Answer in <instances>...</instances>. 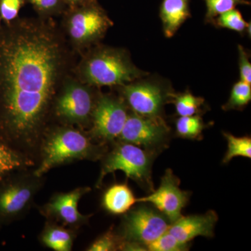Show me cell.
Returning a JSON list of instances; mask_svg holds the SVG:
<instances>
[{"label": "cell", "mask_w": 251, "mask_h": 251, "mask_svg": "<svg viewBox=\"0 0 251 251\" xmlns=\"http://www.w3.org/2000/svg\"><path fill=\"white\" fill-rule=\"evenodd\" d=\"M99 155L97 148L80 132L72 129L59 130L46 144L44 159L34 175L40 177L51 168L66 162Z\"/></svg>", "instance_id": "cell-5"}, {"label": "cell", "mask_w": 251, "mask_h": 251, "mask_svg": "<svg viewBox=\"0 0 251 251\" xmlns=\"http://www.w3.org/2000/svg\"><path fill=\"white\" fill-rule=\"evenodd\" d=\"M126 214L122 225V241L145 247L167 232L171 225L161 212L147 205L138 206Z\"/></svg>", "instance_id": "cell-7"}, {"label": "cell", "mask_w": 251, "mask_h": 251, "mask_svg": "<svg viewBox=\"0 0 251 251\" xmlns=\"http://www.w3.org/2000/svg\"><path fill=\"white\" fill-rule=\"evenodd\" d=\"M209 126L201 115L179 117L175 122L176 136L188 140H199L202 138L203 130Z\"/></svg>", "instance_id": "cell-18"}, {"label": "cell", "mask_w": 251, "mask_h": 251, "mask_svg": "<svg viewBox=\"0 0 251 251\" xmlns=\"http://www.w3.org/2000/svg\"><path fill=\"white\" fill-rule=\"evenodd\" d=\"M212 25L218 28H226L244 35L251 29L250 23L244 20L240 11L234 9L220 15L213 21Z\"/></svg>", "instance_id": "cell-20"}, {"label": "cell", "mask_w": 251, "mask_h": 251, "mask_svg": "<svg viewBox=\"0 0 251 251\" xmlns=\"http://www.w3.org/2000/svg\"><path fill=\"white\" fill-rule=\"evenodd\" d=\"M57 42L45 29L25 26L5 41L0 50V81L10 124L30 131L40 120L59 65Z\"/></svg>", "instance_id": "cell-1"}, {"label": "cell", "mask_w": 251, "mask_h": 251, "mask_svg": "<svg viewBox=\"0 0 251 251\" xmlns=\"http://www.w3.org/2000/svg\"><path fill=\"white\" fill-rule=\"evenodd\" d=\"M21 164V160L17 155L6 147L0 145V174L13 171Z\"/></svg>", "instance_id": "cell-26"}, {"label": "cell", "mask_w": 251, "mask_h": 251, "mask_svg": "<svg viewBox=\"0 0 251 251\" xmlns=\"http://www.w3.org/2000/svg\"><path fill=\"white\" fill-rule=\"evenodd\" d=\"M190 1L191 0L162 1L159 16L166 37H173L186 21L191 17Z\"/></svg>", "instance_id": "cell-15"}, {"label": "cell", "mask_w": 251, "mask_h": 251, "mask_svg": "<svg viewBox=\"0 0 251 251\" xmlns=\"http://www.w3.org/2000/svg\"><path fill=\"white\" fill-rule=\"evenodd\" d=\"M92 94L85 87L68 86L57 102L59 115L73 122H83L94 110Z\"/></svg>", "instance_id": "cell-12"}, {"label": "cell", "mask_w": 251, "mask_h": 251, "mask_svg": "<svg viewBox=\"0 0 251 251\" xmlns=\"http://www.w3.org/2000/svg\"><path fill=\"white\" fill-rule=\"evenodd\" d=\"M144 77L122 85L125 103L132 112L142 116L163 117L165 105L170 103L175 91L169 82Z\"/></svg>", "instance_id": "cell-4"}, {"label": "cell", "mask_w": 251, "mask_h": 251, "mask_svg": "<svg viewBox=\"0 0 251 251\" xmlns=\"http://www.w3.org/2000/svg\"><path fill=\"white\" fill-rule=\"evenodd\" d=\"M92 115L94 135L100 139L111 141L120 136L128 113L125 100L102 96L94 107Z\"/></svg>", "instance_id": "cell-10"}, {"label": "cell", "mask_w": 251, "mask_h": 251, "mask_svg": "<svg viewBox=\"0 0 251 251\" xmlns=\"http://www.w3.org/2000/svg\"><path fill=\"white\" fill-rule=\"evenodd\" d=\"M64 3L69 4L72 8L79 7L83 5L91 4L95 2L97 0H62Z\"/></svg>", "instance_id": "cell-30"}, {"label": "cell", "mask_w": 251, "mask_h": 251, "mask_svg": "<svg viewBox=\"0 0 251 251\" xmlns=\"http://www.w3.org/2000/svg\"><path fill=\"white\" fill-rule=\"evenodd\" d=\"M26 0H0V15L4 21H11L18 16Z\"/></svg>", "instance_id": "cell-27"}, {"label": "cell", "mask_w": 251, "mask_h": 251, "mask_svg": "<svg viewBox=\"0 0 251 251\" xmlns=\"http://www.w3.org/2000/svg\"><path fill=\"white\" fill-rule=\"evenodd\" d=\"M170 103L174 104L175 110L179 117L201 115L205 100L201 97L193 95L190 91L181 93L173 92Z\"/></svg>", "instance_id": "cell-17"}, {"label": "cell", "mask_w": 251, "mask_h": 251, "mask_svg": "<svg viewBox=\"0 0 251 251\" xmlns=\"http://www.w3.org/2000/svg\"><path fill=\"white\" fill-rule=\"evenodd\" d=\"M149 251H186L190 248V244L179 242L168 231L162 234L156 240L150 243L146 247Z\"/></svg>", "instance_id": "cell-24"}, {"label": "cell", "mask_w": 251, "mask_h": 251, "mask_svg": "<svg viewBox=\"0 0 251 251\" xmlns=\"http://www.w3.org/2000/svg\"><path fill=\"white\" fill-rule=\"evenodd\" d=\"M219 217L216 211H208L204 214L181 216L170 225L168 231L179 242L190 244L198 237L212 238Z\"/></svg>", "instance_id": "cell-11"}, {"label": "cell", "mask_w": 251, "mask_h": 251, "mask_svg": "<svg viewBox=\"0 0 251 251\" xmlns=\"http://www.w3.org/2000/svg\"><path fill=\"white\" fill-rule=\"evenodd\" d=\"M74 9L69 18V33L77 42L85 44L97 40L112 25L97 1Z\"/></svg>", "instance_id": "cell-9"}, {"label": "cell", "mask_w": 251, "mask_h": 251, "mask_svg": "<svg viewBox=\"0 0 251 251\" xmlns=\"http://www.w3.org/2000/svg\"><path fill=\"white\" fill-rule=\"evenodd\" d=\"M156 154L133 144L122 142L104 161L98 185L101 184L107 175L120 171L125 173L126 177L151 193L153 191V162Z\"/></svg>", "instance_id": "cell-3"}, {"label": "cell", "mask_w": 251, "mask_h": 251, "mask_svg": "<svg viewBox=\"0 0 251 251\" xmlns=\"http://www.w3.org/2000/svg\"><path fill=\"white\" fill-rule=\"evenodd\" d=\"M239 51V67L240 80L251 85V64L250 55L242 46H238Z\"/></svg>", "instance_id": "cell-28"}, {"label": "cell", "mask_w": 251, "mask_h": 251, "mask_svg": "<svg viewBox=\"0 0 251 251\" xmlns=\"http://www.w3.org/2000/svg\"><path fill=\"white\" fill-rule=\"evenodd\" d=\"M42 241L50 249L56 251H69L72 249L71 234L60 227H49L43 234Z\"/></svg>", "instance_id": "cell-22"}, {"label": "cell", "mask_w": 251, "mask_h": 251, "mask_svg": "<svg viewBox=\"0 0 251 251\" xmlns=\"http://www.w3.org/2000/svg\"><path fill=\"white\" fill-rule=\"evenodd\" d=\"M84 75L92 85L122 86L149 74L135 67L125 51L106 49L97 51L88 59Z\"/></svg>", "instance_id": "cell-2"}, {"label": "cell", "mask_w": 251, "mask_h": 251, "mask_svg": "<svg viewBox=\"0 0 251 251\" xmlns=\"http://www.w3.org/2000/svg\"><path fill=\"white\" fill-rule=\"evenodd\" d=\"M206 11L204 22L212 24L213 21L220 15L235 9L239 5H251L248 0H204Z\"/></svg>", "instance_id": "cell-23"}, {"label": "cell", "mask_w": 251, "mask_h": 251, "mask_svg": "<svg viewBox=\"0 0 251 251\" xmlns=\"http://www.w3.org/2000/svg\"><path fill=\"white\" fill-rule=\"evenodd\" d=\"M180 179L171 169H167L161 184L148 196L137 198V203H148L166 216L170 223L179 219L189 201L190 193L180 188Z\"/></svg>", "instance_id": "cell-8"}, {"label": "cell", "mask_w": 251, "mask_h": 251, "mask_svg": "<svg viewBox=\"0 0 251 251\" xmlns=\"http://www.w3.org/2000/svg\"><path fill=\"white\" fill-rule=\"evenodd\" d=\"M35 187L30 181H23L4 188L0 193V213L13 216L22 211L32 198Z\"/></svg>", "instance_id": "cell-14"}, {"label": "cell", "mask_w": 251, "mask_h": 251, "mask_svg": "<svg viewBox=\"0 0 251 251\" xmlns=\"http://www.w3.org/2000/svg\"><path fill=\"white\" fill-rule=\"evenodd\" d=\"M171 129L163 117L142 116L128 113L118 138L158 154L169 143Z\"/></svg>", "instance_id": "cell-6"}, {"label": "cell", "mask_w": 251, "mask_h": 251, "mask_svg": "<svg viewBox=\"0 0 251 251\" xmlns=\"http://www.w3.org/2000/svg\"><path fill=\"white\" fill-rule=\"evenodd\" d=\"M224 136L227 141V150L223 163L227 164L238 156L251 158V138L249 136L236 137L224 132Z\"/></svg>", "instance_id": "cell-19"}, {"label": "cell", "mask_w": 251, "mask_h": 251, "mask_svg": "<svg viewBox=\"0 0 251 251\" xmlns=\"http://www.w3.org/2000/svg\"><path fill=\"white\" fill-rule=\"evenodd\" d=\"M251 100V84L239 80L232 87L228 100L223 105L222 108L225 111L242 110L250 103Z\"/></svg>", "instance_id": "cell-21"}, {"label": "cell", "mask_w": 251, "mask_h": 251, "mask_svg": "<svg viewBox=\"0 0 251 251\" xmlns=\"http://www.w3.org/2000/svg\"><path fill=\"white\" fill-rule=\"evenodd\" d=\"M135 203L137 198L126 184L112 185L104 193L102 202L105 210L114 215L126 214Z\"/></svg>", "instance_id": "cell-16"}, {"label": "cell", "mask_w": 251, "mask_h": 251, "mask_svg": "<svg viewBox=\"0 0 251 251\" xmlns=\"http://www.w3.org/2000/svg\"><path fill=\"white\" fill-rule=\"evenodd\" d=\"M36 10L44 14L54 12L60 9L62 0H27Z\"/></svg>", "instance_id": "cell-29"}, {"label": "cell", "mask_w": 251, "mask_h": 251, "mask_svg": "<svg viewBox=\"0 0 251 251\" xmlns=\"http://www.w3.org/2000/svg\"><path fill=\"white\" fill-rule=\"evenodd\" d=\"M118 238L112 231H108L98 238L93 244L89 247L87 251H116L120 244Z\"/></svg>", "instance_id": "cell-25"}, {"label": "cell", "mask_w": 251, "mask_h": 251, "mask_svg": "<svg viewBox=\"0 0 251 251\" xmlns=\"http://www.w3.org/2000/svg\"><path fill=\"white\" fill-rule=\"evenodd\" d=\"M89 191H90V188H80L58 195L49 203L47 210L64 224L75 225L82 222L87 217L79 212L78 202L80 198Z\"/></svg>", "instance_id": "cell-13"}]
</instances>
